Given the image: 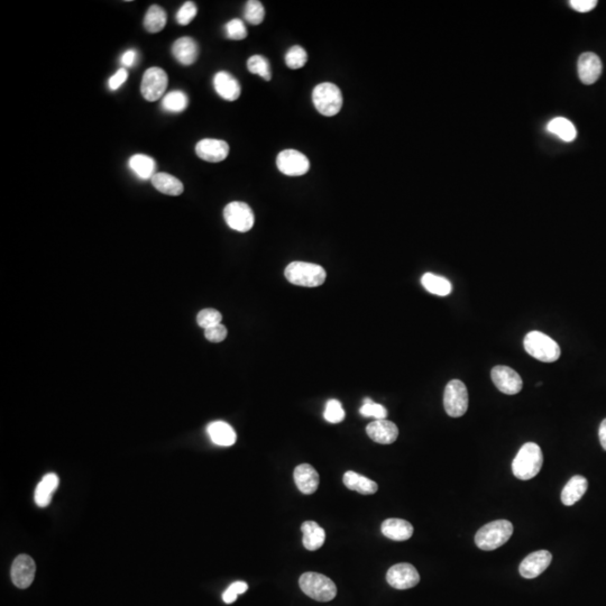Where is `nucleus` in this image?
I'll use <instances>...</instances> for the list:
<instances>
[{"label":"nucleus","mask_w":606,"mask_h":606,"mask_svg":"<svg viewBox=\"0 0 606 606\" xmlns=\"http://www.w3.org/2000/svg\"><path fill=\"white\" fill-rule=\"evenodd\" d=\"M544 463V454L535 443H526L521 447L512 463V472L517 479L529 481L538 475Z\"/></svg>","instance_id":"obj_1"},{"label":"nucleus","mask_w":606,"mask_h":606,"mask_svg":"<svg viewBox=\"0 0 606 606\" xmlns=\"http://www.w3.org/2000/svg\"><path fill=\"white\" fill-rule=\"evenodd\" d=\"M286 279L297 286L315 288L324 284L326 281V270L322 266L306 261H292L286 266Z\"/></svg>","instance_id":"obj_2"},{"label":"nucleus","mask_w":606,"mask_h":606,"mask_svg":"<svg viewBox=\"0 0 606 606\" xmlns=\"http://www.w3.org/2000/svg\"><path fill=\"white\" fill-rule=\"evenodd\" d=\"M513 535V524L508 520H497L488 523L477 531L475 544L479 549L495 550L502 547Z\"/></svg>","instance_id":"obj_3"},{"label":"nucleus","mask_w":606,"mask_h":606,"mask_svg":"<svg viewBox=\"0 0 606 606\" xmlns=\"http://www.w3.org/2000/svg\"><path fill=\"white\" fill-rule=\"evenodd\" d=\"M301 591L312 600L329 602L336 598L337 587L329 577L322 573H304L299 580Z\"/></svg>","instance_id":"obj_4"},{"label":"nucleus","mask_w":606,"mask_h":606,"mask_svg":"<svg viewBox=\"0 0 606 606\" xmlns=\"http://www.w3.org/2000/svg\"><path fill=\"white\" fill-rule=\"evenodd\" d=\"M523 346L530 356L540 362H553L560 357V347L558 344L540 331H531L526 335Z\"/></svg>","instance_id":"obj_5"},{"label":"nucleus","mask_w":606,"mask_h":606,"mask_svg":"<svg viewBox=\"0 0 606 606\" xmlns=\"http://www.w3.org/2000/svg\"><path fill=\"white\" fill-rule=\"evenodd\" d=\"M312 100L318 113L327 117L336 116L342 107V91L336 84H318L312 93Z\"/></svg>","instance_id":"obj_6"},{"label":"nucleus","mask_w":606,"mask_h":606,"mask_svg":"<svg viewBox=\"0 0 606 606\" xmlns=\"http://www.w3.org/2000/svg\"><path fill=\"white\" fill-rule=\"evenodd\" d=\"M443 407L448 416L459 418L468 409V392L465 384L459 380H452L447 384L443 393Z\"/></svg>","instance_id":"obj_7"},{"label":"nucleus","mask_w":606,"mask_h":606,"mask_svg":"<svg viewBox=\"0 0 606 606\" xmlns=\"http://www.w3.org/2000/svg\"><path fill=\"white\" fill-rule=\"evenodd\" d=\"M223 218L230 228L236 232H246L254 226V212L245 202H230L223 209Z\"/></svg>","instance_id":"obj_8"},{"label":"nucleus","mask_w":606,"mask_h":606,"mask_svg":"<svg viewBox=\"0 0 606 606\" xmlns=\"http://www.w3.org/2000/svg\"><path fill=\"white\" fill-rule=\"evenodd\" d=\"M169 77L163 68L153 66L146 70L140 84V93L147 101H158L167 91Z\"/></svg>","instance_id":"obj_9"},{"label":"nucleus","mask_w":606,"mask_h":606,"mask_svg":"<svg viewBox=\"0 0 606 606\" xmlns=\"http://www.w3.org/2000/svg\"><path fill=\"white\" fill-rule=\"evenodd\" d=\"M277 169L288 176H304L310 169V162L306 155L297 149H284L277 158Z\"/></svg>","instance_id":"obj_10"},{"label":"nucleus","mask_w":606,"mask_h":606,"mask_svg":"<svg viewBox=\"0 0 606 606\" xmlns=\"http://www.w3.org/2000/svg\"><path fill=\"white\" fill-rule=\"evenodd\" d=\"M387 580L393 589H409L419 584L420 575L414 566L402 562L389 568L387 573Z\"/></svg>","instance_id":"obj_11"},{"label":"nucleus","mask_w":606,"mask_h":606,"mask_svg":"<svg viewBox=\"0 0 606 606\" xmlns=\"http://www.w3.org/2000/svg\"><path fill=\"white\" fill-rule=\"evenodd\" d=\"M490 378L497 389L508 396L517 394L522 389V378L508 366H495L490 371Z\"/></svg>","instance_id":"obj_12"},{"label":"nucleus","mask_w":606,"mask_h":606,"mask_svg":"<svg viewBox=\"0 0 606 606\" xmlns=\"http://www.w3.org/2000/svg\"><path fill=\"white\" fill-rule=\"evenodd\" d=\"M36 573L34 559L28 555H19L12 562L10 576L14 585L18 589H25L32 585Z\"/></svg>","instance_id":"obj_13"},{"label":"nucleus","mask_w":606,"mask_h":606,"mask_svg":"<svg viewBox=\"0 0 606 606\" xmlns=\"http://www.w3.org/2000/svg\"><path fill=\"white\" fill-rule=\"evenodd\" d=\"M196 153L198 158L209 162V163H219L226 160L229 154V145L223 140L205 138L198 142L196 145Z\"/></svg>","instance_id":"obj_14"},{"label":"nucleus","mask_w":606,"mask_h":606,"mask_svg":"<svg viewBox=\"0 0 606 606\" xmlns=\"http://www.w3.org/2000/svg\"><path fill=\"white\" fill-rule=\"evenodd\" d=\"M553 560V555L547 550H539L530 553L523 559L519 567L521 576L524 578H535L544 573Z\"/></svg>","instance_id":"obj_15"},{"label":"nucleus","mask_w":606,"mask_h":606,"mask_svg":"<svg viewBox=\"0 0 606 606\" xmlns=\"http://www.w3.org/2000/svg\"><path fill=\"white\" fill-rule=\"evenodd\" d=\"M577 70H578V77L582 84H593L600 79L602 71H603V66L602 61L596 54L593 52H586L580 55L577 63Z\"/></svg>","instance_id":"obj_16"},{"label":"nucleus","mask_w":606,"mask_h":606,"mask_svg":"<svg viewBox=\"0 0 606 606\" xmlns=\"http://www.w3.org/2000/svg\"><path fill=\"white\" fill-rule=\"evenodd\" d=\"M366 432L373 441L380 445H391L398 437V429L396 423L387 419L371 422L366 427Z\"/></svg>","instance_id":"obj_17"},{"label":"nucleus","mask_w":606,"mask_h":606,"mask_svg":"<svg viewBox=\"0 0 606 606\" xmlns=\"http://www.w3.org/2000/svg\"><path fill=\"white\" fill-rule=\"evenodd\" d=\"M214 90L221 98L235 101L241 97V88L234 75L227 71H220L214 77Z\"/></svg>","instance_id":"obj_18"},{"label":"nucleus","mask_w":606,"mask_h":606,"mask_svg":"<svg viewBox=\"0 0 606 606\" xmlns=\"http://www.w3.org/2000/svg\"><path fill=\"white\" fill-rule=\"evenodd\" d=\"M172 54L182 66H192L199 55V48L194 39L185 36L173 43Z\"/></svg>","instance_id":"obj_19"},{"label":"nucleus","mask_w":606,"mask_h":606,"mask_svg":"<svg viewBox=\"0 0 606 606\" xmlns=\"http://www.w3.org/2000/svg\"><path fill=\"white\" fill-rule=\"evenodd\" d=\"M295 481L301 493L312 494L318 490L319 474L309 463H301L295 470Z\"/></svg>","instance_id":"obj_20"},{"label":"nucleus","mask_w":606,"mask_h":606,"mask_svg":"<svg viewBox=\"0 0 606 606\" xmlns=\"http://www.w3.org/2000/svg\"><path fill=\"white\" fill-rule=\"evenodd\" d=\"M382 533L391 540H409L413 535V526L403 519H387L382 523Z\"/></svg>","instance_id":"obj_21"},{"label":"nucleus","mask_w":606,"mask_h":606,"mask_svg":"<svg viewBox=\"0 0 606 606\" xmlns=\"http://www.w3.org/2000/svg\"><path fill=\"white\" fill-rule=\"evenodd\" d=\"M207 431H208L209 437L212 440V443H216L218 446H232L237 439L235 430L227 422H211Z\"/></svg>","instance_id":"obj_22"},{"label":"nucleus","mask_w":606,"mask_h":606,"mask_svg":"<svg viewBox=\"0 0 606 606\" xmlns=\"http://www.w3.org/2000/svg\"><path fill=\"white\" fill-rule=\"evenodd\" d=\"M59 476L54 472H48L43 477L42 481H39L37 488L35 490V495L34 499L35 503L39 508H46L52 501L54 492L59 488Z\"/></svg>","instance_id":"obj_23"},{"label":"nucleus","mask_w":606,"mask_h":606,"mask_svg":"<svg viewBox=\"0 0 606 606\" xmlns=\"http://www.w3.org/2000/svg\"><path fill=\"white\" fill-rule=\"evenodd\" d=\"M589 488V481L585 477L580 475H575L568 481L562 492V502L567 506L578 502Z\"/></svg>","instance_id":"obj_24"},{"label":"nucleus","mask_w":606,"mask_h":606,"mask_svg":"<svg viewBox=\"0 0 606 606\" xmlns=\"http://www.w3.org/2000/svg\"><path fill=\"white\" fill-rule=\"evenodd\" d=\"M301 530L303 533V546L306 549L315 551L322 547L326 540V532L318 523L315 521H306L301 526Z\"/></svg>","instance_id":"obj_25"},{"label":"nucleus","mask_w":606,"mask_h":606,"mask_svg":"<svg viewBox=\"0 0 606 606\" xmlns=\"http://www.w3.org/2000/svg\"><path fill=\"white\" fill-rule=\"evenodd\" d=\"M152 185L160 191V194L167 196H180L185 191V187L178 178L171 176L169 173H155V176L151 178Z\"/></svg>","instance_id":"obj_26"},{"label":"nucleus","mask_w":606,"mask_h":606,"mask_svg":"<svg viewBox=\"0 0 606 606\" xmlns=\"http://www.w3.org/2000/svg\"><path fill=\"white\" fill-rule=\"evenodd\" d=\"M342 481L346 488L355 490L357 493L371 495L378 492V486L374 481L351 470L345 472Z\"/></svg>","instance_id":"obj_27"},{"label":"nucleus","mask_w":606,"mask_h":606,"mask_svg":"<svg viewBox=\"0 0 606 606\" xmlns=\"http://www.w3.org/2000/svg\"><path fill=\"white\" fill-rule=\"evenodd\" d=\"M128 165H129V169L142 180H149L155 176L156 162L147 155H133L129 158Z\"/></svg>","instance_id":"obj_28"},{"label":"nucleus","mask_w":606,"mask_h":606,"mask_svg":"<svg viewBox=\"0 0 606 606\" xmlns=\"http://www.w3.org/2000/svg\"><path fill=\"white\" fill-rule=\"evenodd\" d=\"M547 131L567 143H571L577 137L576 127L571 120L564 117H556L551 119L548 122Z\"/></svg>","instance_id":"obj_29"},{"label":"nucleus","mask_w":606,"mask_h":606,"mask_svg":"<svg viewBox=\"0 0 606 606\" xmlns=\"http://www.w3.org/2000/svg\"><path fill=\"white\" fill-rule=\"evenodd\" d=\"M421 284L427 291L439 297H446L452 292V283L446 277L432 273H425L421 277Z\"/></svg>","instance_id":"obj_30"},{"label":"nucleus","mask_w":606,"mask_h":606,"mask_svg":"<svg viewBox=\"0 0 606 606\" xmlns=\"http://www.w3.org/2000/svg\"><path fill=\"white\" fill-rule=\"evenodd\" d=\"M167 12L158 5L149 7L144 17V27L149 33H158L167 25Z\"/></svg>","instance_id":"obj_31"},{"label":"nucleus","mask_w":606,"mask_h":606,"mask_svg":"<svg viewBox=\"0 0 606 606\" xmlns=\"http://www.w3.org/2000/svg\"><path fill=\"white\" fill-rule=\"evenodd\" d=\"M187 104H189V100H187V95L180 90H176V91H171L167 95H164L162 107L169 113H182L187 109Z\"/></svg>","instance_id":"obj_32"},{"label":"nucleus","mask_w":606,"mask_h":606,"mask_svg":"<svg viewBox=\"0 0 606 606\" xmlns=\"http://www.w3.org/2000/svg\"><path fill=\"white\" fill-rule=\"evenodd\" d=\"M247 68L252 75H261L265 81L272 79L270 63L266 57L261 55H252L247 61Z\"/></svg>","instance_id":"obj_33"},{"label":"nucleus","mask_w":606,"mask_h":606,"mask_svg":"<svg viewBox=\"0 0 606 606\" xmlns=\"http://www.w3.org/2000/svg\"><path fill=\"white\" fill-rule=\"evenodd\" d=\"M244 17L250 24L259 25L264 21L265 9L259 0H250L245 6Z\"/></svg>","instance_id":"obj_34"},{"label":"nucleus","mask_w":606,"mask_h":606,"mask_svg":"<svg viewBox=\"0 0 606 606\" xmlns=\"http://www.w3.org/2000/svg\"><path fill=\"white\" fill-rule=\"evenodd\" d=\"M284 59H286V64L288 68L297 70V68H301L306 66V61H308V54L304 48H301L299 45H295L286 52Z\"/></svg>","instance_id":"obj_35"},{"label":"nucleus","mask_w":606,"mask_h":606,"mask_svg":"<svg viewBox=\"0 0 606 606\" xmlns=\"http://www.w3.org/2000/svg\"><path fill=\"white\" fill-rule=\"evenodd\" d=\"M223 315L216 309H203L196 315V322L203 329L221 324Z\"/></svg>","instance_id":"obj_36"},{"label":"nucleus","mask_w":606,"mask_h":606,"mask_svg":"<svg viewBox=\"0 0 606 606\" xmlns=\"http://www.w3.org/2000/svg\"><path fill=\"white\" fill-rule=\"evenodd\" d=\"M324 416L330 423L342 422L345 419V411L342 409V403L338 400H329L326 404Z\"/></svg>","instance_id":"obj_37"},{"label":"nucleus","mask_w":606,"mask_h":606,"mask_svg":"<svg viewBox=\"0 0 606 606\" xmlns=\"http://www.w3.org/2000/svg\"><path fill=\"white\" fill-rule=\"evenodd\" d=\"M360 412L362 416H373L376 420L385 419L387 416V409L382 404L375 403L369 398L364 400Z\"/></svg>","instance_id":"obj_38"},{"label":"nucleus","mask_w":606,"mask_h":606,"mask_svg":"<svg viewBox=\"0 0 606 606\" xmlns=\"http://www.w3.org/2000/svg\"><path fill=\"white\" fill-rule=\"evenodd\" d=\"M225 30H226L227 37L234 39V41H241V39H246L247 34H248L244 21L238 19V18L228 21L225 26Z\"/></svg>","instance_id":"obj_39"},{"label":"nucleus","mask_w":606,"mask_h":606,"mask_svg":"<svg viewBox=\"0 0 606 606\" xmlns=\"http://www.w3.org/2000/svg\"><path fill=\"white\" fill-rule=\"evenodd\" d=\"M196 12H198V9H196V3L194 1H185L176 12V21L182 26L189 25L196 18Z\"/></svg>","instance_id":"obj_40"},{"label":"nucleus","mask_w":606,"mask_h":606,"mask_svg":"<svg viewBox=\"0 0 606 606\" xmlns=\"http://www.w3.org/2000/svg\"><path fill=\"white\" fill-rule=\"evenodd\" d=\"M248 589V585L245 582H232L226 591H223V600L226 604H232L235 602L238 595L244 594Z\"/></svg>","instance_id":"obj_41"},{"label":"nucleus","mask_w":606,"mask_h":606,"mask_svg":"<svg viewBox=\"0 0 606 606\" xmlns=\"http://www.w3.org/2000/svg\"><path fill=\"white\" fill-rule=\"evenodd\" d=\"M227 328L223 324H216L214 327L205 329V337L211 342H221L226 339Z\"/></svg>","instance_id":"obj_42"},{"label":"nucleus","mask_w":606,"mask_h":606,"mask_svg":"<svg viewBox=\"0 0 606 606\" xmlns=\"http://www.w3.org/2000/svg\"><path fill=\"white\" fill-rule=\"evenodd\" d=\"M571 8L578 12H589L596 7V0H571L569 1Z\"/></svg>","instance_id":"obj_43"},{"label":"nucleus","mask_w":606,"mask_h":606,"mask_svg":"<svg viewBox=\"0 0 606 606\" xmlns=\"http://www.w3.org/2000/svg\"><path fill=\"white\" fill-rule=\"evenodd\" d=\"M127 77V70L125 68H119L118 71L109 79L108 84H109L110 90L119 89L122 84H125Z\"/></svg>","instance_id":"obj_44"},{"label":"nucleus","mask_w":606,"mask_h":606,"mask_svg":"<svg viewBox=\"0 0 606 606\" xmlns=\"http://www.w3.org/2000/svg\"><path fill=\"white\" fill-rule=\"evenodd\" d=\"M137 59V52L135 50H126L125 53L122 54V57H120V62H122V66H133L136 62Z\"/></svg>","instance_id":"obj_45"},{"label":"nucleus","mask_w":606,"mask_h":606,"mask_svg":"<svg viewBox=\"0 0 606 606\" xmlns=\"http://www.w3.org/2000/svg\"><path fill=\"white\" fill-rule=\"evenodd\" d=\"M598 437H600V445L603 447L604 450H606V419H604L600 423Z\"/></svg>","instance_id":"obj_46"}]
</instances>
